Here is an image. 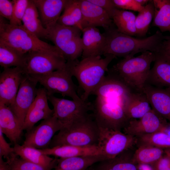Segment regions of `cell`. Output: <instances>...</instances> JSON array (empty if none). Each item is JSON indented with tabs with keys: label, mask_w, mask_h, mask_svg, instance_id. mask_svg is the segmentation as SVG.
I'll return each mask as SVG.
<instances>
[{
	"label": "cell",
	"mask_w": 170,
	"mask_h": 170,
	"mask_svg": "<svg viewBox=\"0 0 170 170\" xmlns=\"http://www.w3.org/2000/svg\"><path fill=\"white\" fill-rule=\"evenodd\" d=\"M105 30L103 54L123 58L132 57L138 53L148 51L156 53L164 37L162 32L157 31L148 37L135 38L120 32L114 26Z\"/></svg>",
	"instance_id": "obj_1"
},
{
	"label": "cell",
	"mask_w": 170,
	"mask_h": 170,
	"mask_svg": "<svg viewBox=\"0 0 170 170\" xmlns=\"http://www.w3.org/2000/svg\"><path fill=\"white\" fill-rule=\"evenodd\" d=\"M155 54L148 51L136 57H127L120 60L109 70V74L133 91L141 92L146 84Z\"/></svg>",
	"instance_id": "obj_2"
},
{
	"label": "cell",
	"mask_w": 170,
	"mask_h": 170,
	"mask_svg": "<svg viewBox=\"0 0 170 170\" xmlns=\"http://www.w3.org/2000/svg\"><path fill=\"white\" fill-rule=\"evenodd\" d=\"M127 97V95L116 93L96 96L92 104V115L99 127L123 130L130 120L125 111Z\"/></svg>",
	"instance_id": "obj_3"
},
{
	"label": "cell",
	"mask_w": 170,
	"mask_h": 170,
	"mask_svg": "<svg viewBox=\"0 0 170 170\" xmlns=\"http://www.w3.org/2000/svg\"><path fill=\"white\" fill-rule=\"evenodd\" d=\"M105 57L93 56L82 58L72 62L71 71L73 76L76 79L83 92L81 97L87 101L89 96L101 83L108 71L109 64L116 57L111 54H105Z\"/></svg>",
	"instance_id": "obj_4"
},
{
	"label": "cell",
	"mask_w": 170,
	"mask_h": 170,
	"mask_svg": "<svg viewBox=\"0 0 170 170\" xmlns=\"http://www.w3.org/2000/svg\"><path fill=\"white\" fill-rule=\"evenodd\" d=\"M99 128L92 114L68 127L62 128L53 138L49 148L69 145L85 147L97 145Z\"/></svg>",
	"instance_id": "obj_5"
},
{
	"label": "cell",
	"mask_w": 170,
	"mask_h": 170,
	"mask_svg": "<svg viewBox=\"0 0 170 170\" xmlns=\"http://www.w3.org/2000/svg\"><path fill=\"white\" fill-rule=\"evenodd\" d=\"M0 41L23 54L33 52L61 53L54 45L45 42L27 30L23 26L6 23L0 17Z\"/></svg>",
	"instance_id": "obj_6"
},
{
	"label": "cell",
	"mask_w": 170,
	"mask_h": 170,
	"mask_svg": "<svg viewBox=\"0 0 170 170\" xmlns=\"http://www.w3.org/2000/svg\"><path fill=\"white\" fill-rule=\"evenodd\" d=\"M47 30V39L52 41L67 62L78 60L82 55V31L75 26L57 23Z\"/></svg>",
	"instance_id": "obj_7"
},
{
	"label": "cell",
	"mask_w": 170,
	"mask_h": 170,
	"mask_svg": "<svg viewBox=\"0 0 170 170\" xmlns=\"http://www.w3.org/2000/svg\"><path fill=\"white\" fill-rule=\"evenodd\" d=\"M71 62H67L63 68L42 76H29L46 90L47 95L60 94L63 97L68 96L76 101L83 100L77 93L76 88L72 79L71 71Z\"/></svg>",
	"instance_id": "obj_8"
},
{
	"label": "cell",
	"mask_w": 170,
	"mask_h": 170,
	"mask_svg": "<svg viewBox=\"0 0 170 170\" xmlns=\"http://www.w3.org/2000/svg\"><path fill=\"white\" fill-rule=\"evenodd\" d=\"M66 62L60 53L33 52L25 54L22 69L25 75L42 76L63 68Z\"/></svg>",
	"instance_id": "obj_9"
},
{
	"label": "cell",
	"mask_w": 170,
	"mask_h": 170,
	"mask_svg": "<svg viewBox=\"0 0 170 170\" xmlns=\"http://www.w3.org/2000/svg\"><path fill=\"white\" fill-rule=\"evenodd\" d=\"M48 98L53 106L54 115L62 128L70 126L87 116L92 111V104L87 101L71 100L54 95H48Z\"/></svg>",
	"instance_id": "obj_10"
},
{
	"label": "cell",
	"mask_w": 170,
	"mask_h": 170,
	"mask_svg": "<svg viewBox=\"0 0 170 170\" xmlns=\"http://www.w3.org/2000/svg\"><path fill=\"white\" fill-rule=\"evenodd\" d=\"M97 145L107 159L114 158L124 151L133 148L137 144V138L121 131L99 127Z\"/></svg>",
	"instance_id": "obj_11"
},
{
	"label": "cell",
	"mask_w": 170,
	"mask_h": 170,
	"mask_svg": "<svg viewBox=\"0 0 170 170\" xmlns=\"http://www.w3.org/2000/svg\"><path fill=\"white\" fill-rule=\"evenodd\" d=\"M62 128V126L53 115L27 131L22 145L38 149L48 148L55 133Z\"/></svg>",
	"instance_id": "obj_12"
},
{
	"label": "cell",
	"mask_w": 170,
	"mask_h": 170,
	"mask_svg": "<svg viewBox=\"0 0 170 170\" xmlns=\"http://www.w3.org/2000/svg\"><path fill=\"white\" fill-rule=\"evenodd\" d=\"M165 120L151 109L141 118L130 120L122 131L137 138L157 132H165L167 129Z\"/></svg>",
	"instance_id": "obj_13"
},
{
	"label": "cell",
	"mask_w": 170,
	"mask_h": 170,
	"mask_svg": "<svg viewBox=\"0 0 170 170\" xmlns=\"http://www.w3.org/2000/svg\"><path fill=\"white\" fill-rule=\"evenodd\" d=\"M37 83L24 74L14 103L9 106L23 126L27 113L36 96Z\"/></svg>",
	"instance_id": "obj_14"
},
{
	"label": "cell",
	"mask_w": 170,
	"mask_h": 170,
	"mask_svg": "<svg viewBox=\"0 0 170 170\" xmlns=\"http://www.w3.org/2000/svg\"><path fill=\"white\" fill-rule=\"evenodd\" d=\"M24 76L20 67L4 68L0 74V103L12 105Z\"/></svg>",
	"instance_id": "obj_15"
},
{
	"label": "cell",
	"mask_w": 170,
	"mask_h": 170,
	"mask_svg": "<svg viewBox=\"0 0 170 170\" xmlns=\"http://www.w3.org/2000/svg\"><path fill=\"white\" fill-rule=\"evenodd\" d=\"M47 92L43 88H38L36 96L26 116L23 129L28 131L39 121L52 116L53 109L49 106Z\"/></svg>",
	"instance_id": "obj_16"
},
{
	"label": "cell",
	"mask_w": 170,
	"mask_h": 170,
	"mask_svg": "<svg viewBox=\"0 0 170 170\" xmlns=\"http://www.w3.org/2000/svg\"><path fill=\"white\" fill-rule=\"evenodd\" d=\"M80 2L82 30L88 27H101L106 30L113 26L112 19L100 7L88 0H80Z\"/></svg>",
	"instance_id": "obj_17"
},
{
	"label": "cell",
	"mask_w": 170,
	"mask_h": 170,
	"mask_svg": "<svg viewBox=\"0 0 170 170\" xmlns=\"http://www.w3.org/2000/svg\"><path fill=\"white\" fill-rule=\"evenodd\" d=\"M141 92L146 96L151 109L170 121V91L145 84Z\"/></svg>",
	"instance_id": "obj_18"
},
{
	"label": "cell",
	"mask_w": 170,
	"mask_h": 170,
	"mask_svg": "<svg viewBox=\"0 0 170 170\" xmlns=\"http://www.w3.org/2000/svg\"><path fill=\"white\" fill-rule=\"evenodd\" d=\"M0 130L15 144L20 140L23 126L10 107L0 103Z\"/></svg>",
	"instance_id": "obj_19"
},
{
	"label": "cell",
	"mask_w": 170,
	"mask_h": 170,
	"mask_svg": "<svg viewBox=\"0 0 170 170\" xmlns=\"http://www.w3.org/2000/svg\"><path fill=\"white\" fill-rule=\"evenodd\" d=\"M68 0H32L42 24L48 29L57 23Z\"/></svg>",
	"instance_id": "obj_20"
},
{
	"label": "cell",
	"mask_w": 170,
	"mask_h": 170,
	"mask_svg": "<svg viewBox=\"0 0 170 170\" xmlns=\"http://www.w3.org/2000/svg\"><path fill=\"white\" fill-rule=\"evenodd\" d=\"M82 32V59L103 55L105 42L104 33L93 27L84 28Z\"/></svg>",
	"instance_id": "obj_21"
},
{
	"label": "cell",
	"mask_w": 170,
	"mask_h": 170,
	"mask_svg": "<svg viewBox=\"0 0 170 170\" xmlns=\"http://www.w3.org/2000/svg\"><path fill=\"white\" fill-rule=\"evenodd\" d=\"M131 149L126 150L115 157L97 162L90 170H138V164L133 159Z\"/></svg>",
	"instance_id": "obj_22"
},
{
	"label": "cell",
	"mask_w": 170,
	"mask_h": 170,
	"mask_svg": "<svg viewBox=\"0 0 170 170\" xmlns=\"http://www.w3.org/2000/svg\"><path fill=\"white\" fill-rule=\"evenodd\" d=\"M13 148L14 153L21 158L52 170L58 162L57 157L53 158L45 155L40 149L19 144H15Z\"/></svg>",
	"instance_id": "obj_23"
},
{
	"label": "cell",
	"mask_w": 170,
	"mask_h": 170,
	"mask_svg": "<svg viewBox=\"0 0 170 170\" xmlns=\"http://www.w3.org/2000/svg\"><path fill=\"white\" fill-rule=\"evenodd\" d=\"M156 56L146 84L159 88L166 87L170 90V61L156 55Z\"/></svg>",
	"instance_id": "obj_24"
},
{
	"label": "cell",
	"mask_w": 170,
	"mask_h": 170,
	"mask_svg": "<svg viewBox=\"0 0 170 170\" xmlns=\"http://www.w3.org/2000/svg\"><path fill=\"white\" fill-rule=\"evenodd\" d=\"M40 150L45 155L62 158L81 156L102 155L101 150L97 145L85 147L64 145Z\"/></svg>",
	"instance_id": "obj_25"
},
{
	"label": "cell",
	"mask_w": 170,
	"mask_h": 170,
	"mask_svg": "<svg viewBox=\"0 0 170 170\" xmlns=\"http://www.w3.org/2000/svg\"><path fill=\"white\" fill-rule=\"evenodd\" d=\"M151 109L149 101L144 93L132 90L130 92L125 106L126 115L129 120L139 119Z\"/></svg>",
	"instance_id": "obj_26"
},
{
	"label": "cell",
	"mask_w": 170,
	"mask_h": 170,
	"mask_svg": "<svg viewBox=\"0 0 170 170\" xmlns=\"http://www.w3.org/2000/svg\"><path fill=\"white\" fill-rule=\"evenodd\" d=\"M106 159L102 155L59 158L54 170H86L95 163Z\"/></svg>",
	"instance_id": "obj_27"
},
{
	"label": "cell",
	"mask_w": 170,
	"mask_h": 170,
	"mask_svg": "<svg viewBox=\"0 0 170 170\" xmlns=\"http://www.w3.org/2000/svg\"><path fill=\"white\" fill-rule=\"evenodd\" d=\"M22 23L27 30L38 38L47 39V30L43 26L38 10L32 0H29Z\"/></svg>",
	"instance_id": "obj_28"
},
{
	"label": "cell",
	"mask_w": 170,
	"mask_h": 170,
	"mask_svg": "<svg viewBox=\"0 0 170 170\" xmlns=\"http://www.w3.org/2000/svg\"><path fill=\"white\" fill-rule=\"evenodd\" d=\"M82 20L80 0H68L57 23L65 26L76 27L82 31Z\"/></svg>",
	"instance_id": "obj_29"
},
{
	"label": "cell",
	"mask_w": 170,
	"mask_h": 170,
	"mask_svg": "<svg viewBox=\"0 0 170 170\" xmlns=\"http://www.w3.org/2000/svg\"><path fill=\"white\" fill-rule=\"evenodd\" d=\"M136 16L132 12L116 8L112 17L114 23L120 32L130 36H136Z\"/></svg>",
	"instance_id": "obj_30"
},
{
	"label": "cell",
	"mask_w": 170,
	"mask_h": 170,
	"mask_svg": "<svg viewBox=\"0 0 170 170\" xmlns=\"http://www.w3.org/2000/svg\"><path fill=\"white\" fill-rule=\"evenodd\" d=\"M134 151L133 159L138 164L152 166L164 153V149L146 144H139Z\"/></svg>",
	"instance_id": "obj_31"
},
{
	"label": "cell",
	"mask_w": 170,
	"mask_h": 170,
	"mask_svg": "<svg viewBox=\"0 0 170 170\" xmlns=\"http://www.w3.org/2000/svg\"><path fill=\"white\" fill-rule=\"evenodd\" d=\"M155 13L152 26L161 32H170V0H153Z\"/></svg>",
	"instance_id": "obj_32"
},
{
	"label": "cell",
	"mask_w": 170,
	"mask_h": 170,
	"mask_svg": "<svg viewBox=\"0 0 170 170\" xmlns=\"http://www.w3.org/2000/svg\"><path fill=\"white\" fill-rule=\"evenodd\" d=\"M25 54L0 41V65L4 68L11 67L22 68Z\"/></svg>",
	"instance_id": "obj_33"
},
{
	"label": "cell",
	"mask_w": 170,
	"mask_h": 170,
	"mask_svg": "<svg viewBox=\"0 0 170 170\" xmlns=\"http://www.w3.org/2000/svg\"><path fill=\"white\" fill-rule=\"evenodd\" d=\"M155 13L153 0H150L136 17V36L142 37L146 34Z\"/></svg>",
	"instance_id": "obj_34"
},
{
	"label": "cell",
	"mask_w": 170,
	"mask_h": 170,
	"mask_svg": "<svg viewBox=\"0 0 170 170\" xmlns=\"http://www.w3.org/2000/svg\"><path fill=\"white\" fill-rule=\"evenodd\" d=\"M137 138L139 144H148L163 149L170 148V134L166 132H157Z\"/></svg>",
	"instance_id": "obj_35"
},
{
	"label": "cell",
	"mask_w": 170,
	"mask_h": 170,
	"mask_svg": "<svg viewBox=\"0 0 170 170\" xmlns=\"http://www.w3.org/2000/svg\"><path fill=\"white\" fill-rule=\"evenodd\" d=\"M6 161L9 164L12 170H52L19 158L14 153Z\"/></svg>",
	"instance_id": "obj_36"
},
{
	"label": "cell",
	"mask_w": 170,
	"mask_h": 170,
	"mask_svg": "<svg viewBox=\"0 0 170 170\" xmlns=\"http://www.w3.org/2000/svg\"><path fill=\"white\" fill-rule=\"evenodd\" d=\"M13 10L12 17L9 21L10 25L20 26L27 7L29 0H13Z\"/></svg>",
	"instance_id": "obj_37"
},
{
	"label": "cell",
	"mask_w": 170,
	"mask_h": 170,
	"mask_svg": "<svg viewBox=\"0 0 170 170\" xmlns=\"http://www.w3.org/2000/svg\"><path fill=\"white\" fill-rule=\"evenodd\" d=\"M113 1L117 8L123 10H128L139 12L144 7L139 5L136 0H113Z\"/></svg>",
	"instance_id": "obj_38"
},
{
	"label": "cell",
	"mask_w": 170,
	"mask_h": 170,
	"mask_svg": "<svg viewBox=\"0 0 170 170\" xmlns=\"http://www.w3.org/2000/svg\"><path fill=\"white\" fill-rule=\"evenodd\" d=\"M103 9L112 19L115 10L117 8L113 0H88Z\"/></svg>",
	"instance_id": "obj_39"
},
{
	"label": "cell",
	"mask_w": 170,
	"mask_h": 170,
	"mask_svg": "<svg viewBox=\"0 0 170 170\" xmlns=\"http://www.w3.org/2000/svg\"><path fill=\"white\" fill-rule=\"evenodd\" d=\"M13 3L12 1L0 0V16L10 21L12 16Z\"/></svg>",
	"instance_id": "obj_40"
},
{
	"label": "cell",
	"mask_w": 170,
	"mask_h": 170,
	"mask_svg": "<svg viewBox=\"0 0 170 170\" xmlns=\"http://www.w3.org/2000/svg\"><path fill=\"white\" fill-rule=\"evenodd\" d=\"M14 153L13 147H10L5 139L3 133L0 130V157L6 160Z\"/></svg>",
	"instance_id": "obj_41"
},
{
	"label": "cell",
	"mask_w": 170,
	"mask_h": 170,
	"mask_svg": "<svg viewBox=\"0 0 170 170\" xmlns=\"http://www.w3.org/2000/svg\"><path fill=\"white\" fill-rule=\"evenodd\" d=\"M155 54L170 61V36H164L158 51Z\"/></svg>",
	"instance_id": "obj_42"
},
{
	"label": "cell",
	"mask_w": 170,
	"mask_h": 170,
	"mask_svg": "<svg viewBox=\"0 0 170 170\" xmlns=\"http://www.w3.org/2000/svg\"><path fill=\"white\" fill-rule=\"evenodd\" d=\"M152 166L153 170H170V158L165 154Z\"/></svg>",
	"instance_id": "obj_43"
},
{
	"label": "cell",
	"mask_w": 170,
	"mask_h": 170,
	"mask_svg": "<svg viewBox=\"0 0 170 170\" xmlns=\"http://www.w3.org/2000/svg\"><path fill=\"white\" fill-rule=\"evenodd\" d=\"M0 170H12L9 164L0 157Z\"/></svg>",
	"instance_id": "obj_44"
},
{
	"label": "cell",
	"mask_w": 170,
	"mask_h": 170,
	"mask_svg": "<svg viewBox=\"0 0 170 170\" xmlns=\"http://www.w3.org/2000/svg\"><path fill=\"white\" fill-rule=\"evenodd\" d=\"M138 170H153L151 165L147 164H138Z\"/></svg>",
	"instance_id": "obj_45"
},
{
	"label": "cell",
	"mask_w": 170,
	"mask_h": 170,
	"mask_svg": "<svg viewBox=\"0 0 170 170\" xmlns=\"http://www.w3.org/2000/svg\"><path fill=\"white\" fill-rule=\"evenodd\" d=\"M136 1L141 6H144L149 2L150 0H136Z\"/></svg>",
	"instance_id": "obj_46"
},
{
	"label": "cell",
	"mask_w": 170,
	"mask_h": 170,
	"mask_svg": "<svg viewBox=\"0 0 170 170\" xmlns=\"http://www.w3.org/2000/svg\"><path fill=\"white\" fill-rule=\"evenodd\" d=\"M164 151L165 154L170 158V148L165 149Z\"/></svg>",
	"instance_id": "obj_47"
},
{
	"label": "cell",
	"mask_w": 170,
	"mask_h": 170,
	"mask_svg": "<svg viewBox=\"0 0 170 170\" xmlns=\"http://www.w3.org/2000/svg\"><path fill=\"white\" fill-rule=\"evenodd\" d=\"M86 170H89V168H88V169H86Z\"/></svg>",
	"instance_id": "obj_48"
},
{
	"label": "cell",
	"mask_w": 170,
	"mask_h": 170,
	"mask_svg": "<svg viewBox=\"0 0 170 170\" xmlns=\"http://www.w3.org/2000/svg\"><path fill=\"white\" fill-rule=\"evenodd\" d=\"M169 91H170V90H169Z\"/></svg>",
	"instance_id": "obj_49"
}]
</instances>
